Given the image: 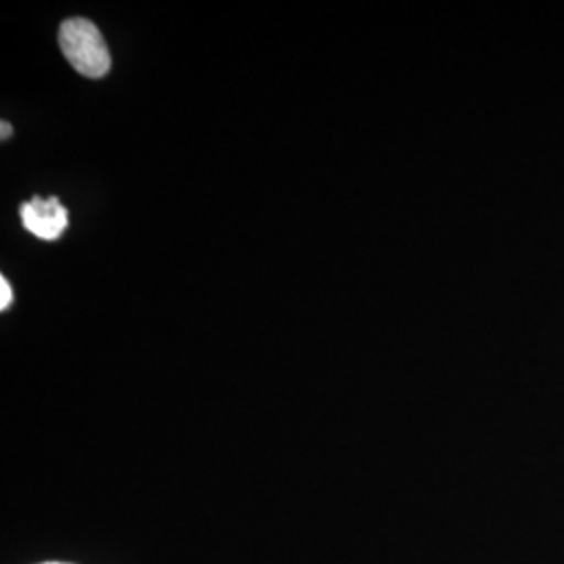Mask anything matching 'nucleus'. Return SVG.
Masks as SVG:
<instances>
[{
	"instance_id": "obj_2",
	"label": "nucleus",
	"mask_w": 564,
	"mask_h": 564,
	"mask_svg": "<svg viewBox=\"0 0 564 564\" xmlns=\"http://www.w3.org/2000/svg\"><path fill=\"white\" fill-rule=\"evenodd\" d=\"M20 214L25 230L42 241H57L69 223L67 209L57 197H34L32 202L21 205Z\"/></svg>"
},
{
	"instance_id": "obj_4",
	"label": "nucleus",
	"mask_w": 564,
	"mask_h": 564,
	"mask_svg": "<svg viewBox=\"0 0 564 564\" xmlns=\"http://www.w3.org/2000/svg\"><path fill=\"white\" fill-rule=\"evenodd\" d=\"M0 126H2V139H7V137H11V132H13V130H11V123H7V121H2V123H0Z\"/></svg>"
},
{
	"instance_id": "obj_3",
	"label": "nucleus",
	"mask_w": 564,
	"mask_h": 564,
	"mask_svg": "<svg viewBox=\"0 0 564 564\" xmlns=\"http://www.w3.org/2000/svg\"><path fill=\"white\" fill-rule=\"evenodd\" d=\"M11 302H13V289H11L9 281L2 276L0 279V310L4 312L11 305Z\"/></svg>"
},
{
	"instance_id": "obj_5",
	"label": "nucleus",
	"mask_w": 564,
	"mask_h": 564,
	"mask_svg": "<svg viewBox=\"0 0 564 564\" xmlns=\"http://www.w3.org/2000/svg\"><path fill=\"white\" fill-rule=\"evenodd\" d=\"M46 564H59V563H46Z\"/></svg>"
},
{
	"instance_id": "obj_1",
	"label": "nucleus",
	"mask_w": 564,
	"mask_h": 564,
	"mask_svg": "<svg viewBox=\"0 0 564 564\" xmlns=\"http://www.w3.org/2000/svg\"><path fill=\"white\" fill-rule=\"evenodd\" d=\"M59 46L69 65L84 78H102L111 69V55L101 30L84 18L63 21Z\"/></svg>"
}]
</instances>
